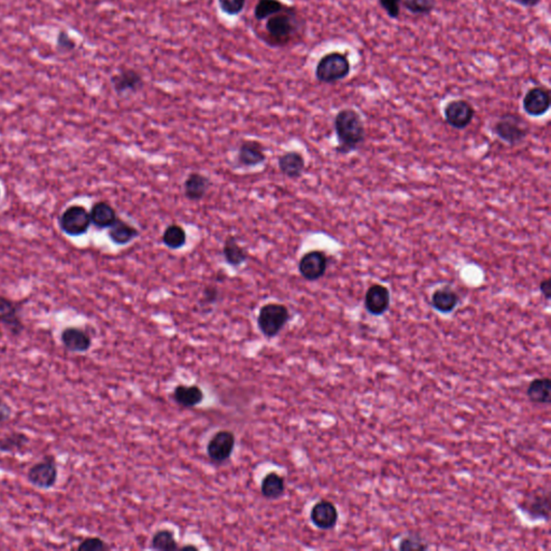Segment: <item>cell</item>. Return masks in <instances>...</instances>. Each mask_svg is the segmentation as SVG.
<instances>
[{
  "label": "cell",
  "mask_w": 551,
  "mask_h": 551,
  "mask_svg": "<svg viewBox=\"0 0 551 551\" xmlns=\"http://www.w3.org/2000/svg\"><path fill=\"white\" fill-rule=\"evenodd\" d=\"M305 21L298 14L296 8L286 6L284 11L274 14L267 19L265 24V40L276 48L288 46L298 39L304 32Z\"/></svg>",
  "instance_id": "cell-1"
},
{
  "label": "cell",
  "mask_w": 551,
  "mask_h": 551,
  "mask_svg": "<svg viewBox=\"0 0 551 551\" xmlns=\"http://www.w3.org/2000/svg\"><path fill=\"white\" fill-rule=\"evenodd\" d=\"M338 147L340 153H348L362 145L365 139V127L362 118L353 109H343L337 113L334 120Z\"/></svg>",
  "instance_id": "cell-2"
},
{
  "label": "cell",
  "mask_w": 551,
  "mask_h": 551,
  "mask_svg": "<svg viewBox=\"0 0 551 551\" xmlns=\"http://www.w3.org/2000/svg\"><path fill=\"white\" fill-rule=\"evenodd\" d=\"M290 320V310L286 305L279 303H267L261 307L256 322L260 332L266 338L272 339L282 332Z\"/></svg>",
  "instance_id": "cell-3"
},
{
  "label": "cell",
  "mask_w": 551,
  "mask_h": 551,
  "mask_svg": "<svg viewBox=\"0 0 551 551\" xmlns=\"http://www.w3.org/2000/svg\"><path fill=\"white\" fill-rule=\"evenodd\" d=\"M350 72L351 62L348 56L340 52H331L320 58L314 74L321 84H333L346 79Z\"/></svg>",
  "instance_id": "cell-4"
},
{
  "label": "cell",
  "mask_w": 551,
  "mask_h": 551,
  "mask_svg": "<svg viewBox=\"0 0 551 551\" xmlns=\"http://www.w3.org/2000/svg\"><path fill=\"white\" fill-rule=\"evenodd\" d=\"M60 231L69 237L86 235L92 225L90 211L84 206L72 205L62 211L58 219Z\"/></svg>",
  "instance_id": "cell-5"
},
{
  "label": "cell",
  "mask_w": 551,
  "mask_h": 551,
  "mask_svg": "<svg viewBox=\"0 0 551 551\" xmlns=\"http://www.w3.org/2000/svg\"><path fill=\"white\" fill-rule=\"evenodd\" d=\"M28 482L40 490L54 488L58 479V466L54 456H46L34 464L26 474Z\"/></svg>",
  "instance_id": "cell-6"
},
{
  "label": "cell",
  "mask_w": 551,
  "mask_h": 551,
  "mask_svg": "<svg viewBox=\"0 0 551 551\" xmlns=\"http://www.w3.org/2000/svg\"><path fill=\"white\" fill-rule=\"evenodd\" d=\"M494 133L510 145L522 142L529 134V126L524 119L517 114H504L494 125Z\"/></svg>",
  "instance_id": "cell-7"
},
{
  "label": "cell",
  "mask_w": 551,
  "mask_h": 551,
  "mask_svg": "<svg viewBox=\"0 0 551 551\" xmlns=\"http://www.w3.org/2000/svg\"><path fill=\"white\" fill-rule=\"evenodd\" d=\"M235 445L236 437L233 432L227 430L217 432L208 443V458L215 464L225 463L231 459Z\"/></svg>",
  "instance_id": "cell-8"
},
{
  "label": "cell",
  "mask_w": 551,
  "mask_h": 551,
  "mask_svg": "<svg viewBox=\"0 0 551 551\" xmlns=\"http://www.w3.org/2000/svg\"><path fill=\"white\" fill-rule=\"evenodd\" d=\"M328 256L320 250L307 252L298 262V272L307 281H317L326 274L328 270Z\"/></svg>",
  "instance_id": "cell-9"
},
{
  "label": "cell",
  "mask_w": 551,
  "mask_h": 551,
  "mask_svg": "<svg viewBox=\"0 0 551 551\" xmlns=\"http://www.w3.org/2000/svg\"><path fill=\"white\" fill-rule=\"evenodd\" d=\"M21 312V304L0 296V326L13 336H20L25 330Z\"/></svg>",
  "instance_id": "cell-10"
},
{
  "label": "cell",
  "mask_w": 551,
  "mask_h": 551,
  "mask_svg": "<svg viewBox=\"0 0 551 551\" xmlns=\"http://www.w3.org/2000/svg\"><path fill=\"white\" fill-rule=\"evenodd\" d=\"M266 157V149L263 143L254 139H246L238 147L236 163L241 168H252L263 164Z\"/></svg>",
  "instance_id": "cell-11"
},
{
  "label": "cell",
  "mask_w": 551,
  "mask_h": 551,
  "mask_svg": "<svg viewBox=\"0 0 551 551\" xmlns=\"http://www.w3.org/2000/svg\"><path fill=\"white\" fill-rule=\"evenodd\" d=\"M446 122L453 128L463 129L471 124L475 116V109L463 100H451L444 109Z\"/></svg>",
  "instance_id": "cell-12"
},
{
  "label": "cell",
  "mask_w": 551,
  "mask_h": 551,
  "mask_svg": "<svg viewBox=\"0 0 551 551\" xmlns=\"http://www.w3.org/2000/svg\"><path fill=\"white\" fill-rule=\"evenodd\" d=\"M522 507L534 519L548 520L550 516V492L544 489L534 490L524 498Z\"/></svg>",
  "instance_id": "cell-13"
},
{
  "label": "cell",
  "mask_w": 551,
  "mask_h": 551,
  "mask_svg": "<svg viewBox=\"0 0 551 551\" xmlns=\"http://www.w3.org/2000/svg\"><path fill=\"white\" fill-rule=\"evenodd\" d=\"M339 514L336 506L328 500H321L312 506L310 520L320 530H332L338 522Z\"/></svg>",
  "instance_id": "cell-14"
},
{
  "label": "cell",
  "mask_w": 551,
  "mask_h": 551,
  "mask_svg": "<svg viewBox=\"0 0 551 551\" xmlns=\"http://www.w3.org/2000/svg\"><path fill=\"white\" fill-rule=\"evenodd\" d=\"M60 342L66 350L72 353H86L92 347L91 335L84 328L68 326L60 333Z\"/></svg>",
  "instance_id": "cell-15"
},
{
  "label": "cell",
  "mask_w": 551,
  "mask_h": 551,
  "mask_svg": "<svg viewBox=\"0 0 551 551\" xmlns=\"http://www.w3.org/2000/svg\"><path fill=\"white\" fill-rule=\"evenodd\" d=\"M113 90L118 95L135 94L143 88V78L137 70L126 68L111 77Z\"/></svg>",
  "instance_id": "cell-16"
},
{
  "label": "cell",
  "mask_w": 551,
  "mask_h": 551,
  "mask_svg": "<svg viewBox=\"0 0 551 551\" xmlns=\"http://www.w3.org/2000/svg\"><path fill=\"white\" fill-rule=\"evenodd\" d=\"M550 93L543 86L530 88L524 96V110L531 117H542L550 108Z\"/></svg>",
  "instance_id": "cell-17"
},
{
  "label": "cell",
  "mask_w": 551,
  "mask_h": 551,
  "mask_svg": "<svg viewBox=\"0 0 551 551\" xmlns=\"http://www.w3.org/2000/svg\"><path fill=\"white\" fill-rule=\"evenodd\" d=\"M390 291L381 284L369 286L365 294V308L373 316H383L390 307Z\"/></svg>",
  "instance_id": "cell-18"
},
{
  "label": "cell",
  "mask_w": 551,
  "mask_h": 551,
  "mask_svg": "<svg viewBox=\"0 0 551 551\" xmlns=\"http://www.w3.org/2000/svg\"><path fill=\"white\" fill-rule=\"evenodd\" d=\"M210 187H211V180L209 178L197 171L190 173L183 183L185 197L190 201H199L205 199Z\"/></svg>",
  "instance_id": "cell-19"
},
{
  "label": "cell",
  "mask_w": 551,
  "mask_h": 551,
  "mask_svg": "<svg viewBox=\"0 0 551 551\" xmlns=\"http://www.w3.org/2000/svg\"><path fill=\"white\" fill-rule=\"evenodd\" d=\"M305 166L304 157L298 151H288L278 159L280 173L288 179H298L304 173Z\"/></svg>",
  "instance_id": "cell-20"
},
{
  "label": "cell",
  "mask_w": 551,
  "mask_h": 551,
  "mask_svg": "<svg viewBox=\"0 0 551 551\" xmlns=\"http://www.w3.org/2000/svg\"><path fill=\"white\" fill-rule=\"evenodd\" d=\"M173 399L181 407L193 409L204 401L205 395L197 385H179L173 390Z\"/></svg>",
  "instance_id": "cell-21"
},
{
  "label": "cell",
  "mask_w": 551,
  "mask_h": 551,
  "mask_svg": "<svg viewBox=\"0 0 551 551\" xmlns=\"http://www.w3.org/2000/svg\"><path fill=\"white\" fill-rule=\"evenodd\" d=\"M91 221L98 230L109 229L118 219L116 209L107 201H97L91 208Z\"/></svg>",
  "instance_id": "cell-22"
},
{
  "label": "cell",
  "mask_w": 551,
  "mask_h": 551,
  "mask_svg": "<svg viewBox=\"0 0 551 551\" xmlns=\"http://www.w3.org/2000/svg\"><path fill=\"white\" fill-rule=\"evenodd\" d=\"M139 236V231L132 224L118 218L108 229V237L117 246H126Z\"/></svg>",
  "instance_id": "cell-23"
},
{
  "label": "cell",
  "mask_w": 551,
  "mask_h": 551,
  "mask_svg": "<svg viewBox=\"0 0 551 551\" xmlns=\"http://www.w3.org/2000/svg\"><path fill=\"white\" fill-rule=\"evenodd\" d=\"M222 253H223L226 264L232 267H239V266L244 265L249 258L247 250L240 246L237 237L234 235H229L226 237Z\"/></svg>",
  "instance_id": "cell-24"
},
{
  "label": "cell",
  "mask_w": 551,
  "mask_h": 551,
  "mask_svg": "<svg viewBox=\"0 0 551 551\" xmlns=\"http://www.w3.org/2000/svg\"><path fill=\"white\" fill-rule=\"evenodd\" d=\"M459 300L457 292L446 286L434 292L431 298V305L434 310L442 314H450L457 308Z\"/></svg>",
  "instance_id": "cell-25"
},
{
  "label": "cell",
  "mask_w": 551,
  "mask_h": 551,
  "mask_svg": "<svg viewBox=\"0 0 551 551\" xmlns=\"http://www.w3.org/2000/svg\"><path fill=\"white\" fill-rule=\"evenodd\" d=\"M526 395L531 403L546 404L551 403V380L548 377L536 378L531 381L529 385Z\"/></svg>",
  "instance_id": "cell-26"
},
{
  "label": "cell",
  "mask_w": 551,
  "mask_h": 551,
  "mask_svg": "<svg viewBox=\"0 0 551 551\" xmlns=\"http://www.w3.org/2000/svg\"><path fill=\"white\" fill-rule=\"evenodd\" d=\"M284 491H286V482L281 475L276 472L266 474L261 484V492L264 498L268 500H277L284 496Z\"/></svg>",
  "instance_id": "cell-27"
},
{
  "label": "cell",
  "mask_w": 551,
  "mask_h": 551,
  "mask_svg": "<svg viewBox=\"0 0 551 551\" xmlns=\"http://www.w3.org/2000/svg\"><path fill=\"white\" fill-rule=\"evenodd\" d=\"M29 443V437L23 432H11L0 436V452L13 453L21 451Z\"/></svg>",
  "instance_id": "cell-28"
},
{
  "label": "cell",
  "mask_w": 551,
  "mask_h": 551,
  "mask_svg": "<svg viewBox=\"0 0 551 551\" xmlns=\"http://www.w3.org/2000/svg\"><path fill=\"white\" fill-rule=\"evenodd\" d=\"M161 241L169 249H181L187 244V232L181 225L171 224L165 229L161 236Z\"/></svg>",
  "instance_id": "cell-29"
},
{
  "label": "cell",
  "mask_w": 551,
  "mask_h": 551,
  "mask_svg": "<svg viewBox=\"0 0 551 551\" xmlns=\"http://www.w3.org/2000/svg\"><path fill=\"white\" fill-rule=\"evenodd\" d=\"M286 8V5L280 0H258L254 8V18L258 21H264L270 19V16L284 11Z\"/></svg>",
  "instance_id": "cell-30"
},
{
  "label": "cell",
  "mask_w": 551,
  "mask_h": 551,
  "mask_svg": "<svg viewBox=\"0 0 551 551\" xmlns=\"http://www.w3.org/2000/svg\"><path fill=\"white\" fill-rule=\"evenodd\" d=\"M151 548L159 551H175L180 549L175 540V534L171 530H159L155 532L151 540Z\"/></svg>",
  "instance_id": "cell-31"
},
{
  "label": "cell",
  "mask_w": 551,
  "mask_h": 551,
  "mask_svg": "<svg viewBox=\"0 0 551 551\" xmlns=\"http://www.w3.org/2000/svg\"><path fill=\"white\" fill-rule=\"evenodd\" d=\"M401 6L415 15H429L435 9L437 1L436 0H401Z\"/></svg>",
  "instance_id": "cell-32"
},
{
  "label": "cell",
  "mask_w": 551,
  "mask_h": 551,
  "mask_svg": "<svg viewBox=\"0 0 551 551\" xmlns=\"http://www.w3.org/2000/svg\"><path fill=\"white\" fill-rule=\"evenodd\" d=\"M220 9L230 16H236L245 9L246 0H218Z\"/></svg>",
  "instance_id": "cell-33"
},
{
  "label": "cell",
  "mask_w": 551,
  "mask_h": 551,
  "mask_svg": "<svg viewBox=\"0 0 551 551\" xmlns=\"http://www.w3.org/2000/svg\"><path fill=\"white\" fill-rule=\"evenodd\" d=\"M77 48L76 41L66 30H60L56 38V48L60 53L66 54L74 51Z\"/></svg>",
  "instance_id": "cell-34"
},
{
  "label": "cell",
  "mask_w": 551,
  "mask_h": 551,
  "mask_svg": "<svg viewBox=\"0 0 551 551\" xmlns=\"http://www.w3.org/2000/svg\"><path fill=\"white\" fill-rule=\"evenodd\" d=\"M77 549L79 551H106L109 550L110 547L102 538L93 536V538H86V540H82Z\"/></svg>",
  "instance_id": "cell-35"
},
{
  "label": "cell",
  "mask_w": 551,
  "mask_h": 551,
  "mask_svg": "<svg viewBox=\"0 0 551 551\" xmlns=\"http://www.w3.org/2000/svg\"><path fill=\"white\" fill-rule=\"evenodd\" d=\"M427 543L418 536L403 538L399 544V550H427Z\"/></svg>",
  "instance_id": "cell-36"
},
{
  "label": "cell",
  "mask_w": 551,
  "mask_h": 551,
  "mask_svg": "<svg viewBox=\"0 0 551 551\" xmlns=\"http://www.w3.org/2000/svg\"><path fill=\"white\" fill-rule=\"evenodd\" d=\"M378 4L389 18L393 20L399 19L401 15V0H378Z\"/></svg>",
  "instance_id": "cell-37"
},
{
  "label": "cell",
  "mask_w": 551,
  "mask_h": 551,
  "mask_svg": "<svg viewBox=\"0 0 551 551\" xmlns=\"http://www.w3.org/2000/svg\"><path fill=\"white\" fill-rule=\"evenodd\" d=\"M220 291L215 286H206L203 290V296H201L199 304L201 306H209V305L215 304L219 300Z\"/></svg>",
  "instance_id": "cell-38"
},
{
  "label": "cell",
  "mask_w": 551,
  "mask_h": 551,
  "mask_svg": "<svg viewBox=\"0 0 551 551\" xmlns=\"http://www.w3.org/2000/svg\"><path fill=\"white\" fill-rule=\"evenodd\" d=\"M10 416H11V409L9 405L0 399V423L9 420Z\"/></svg>",
  "instance_id": "cell-39"
},
{
  "label": "cell",
  "mask_w": 551,
  "mask_h": 551,
  "mask_svg": "<svg viewBox=\"0 0 551 551\" xmlns=\"http://www.w3.org/2000/svg\"><path fill=\"white\" fill-rule=\"evenodd\" d=\"M540 292L546 300H550L551 298V281L549 278L543 280L540 284Z\"/></svg>",
  "instance_id": "cell-40"
},
{
  "label": "cell",
  "mask_w": 551,
  "mask_h": 551,
  "mask_svg": "<svg viewBox=\"0 0 551 551\" xmlns=\"http://www.w3.org/2000/svg\"><path fill=\"white\" fill-rule=\"evenodd\" d=\"M510 1L524 8H536L542 3V0H510Z\"/></svg>",
  "instance_id": "cell-41"
},
{
  "label": "cell",
  "mask_w": 551,
  "mask_h": 551,
  "mask_svg": "<svg viewBox=\"0 0 551 551\" xmlns=\"http://www.w3.org/2000/svg\"><path fill=\"white\" fill-rule=\"evenodd\" d=\"M180 549H181V550H187V549H194V550H197V547L191 546V545H189V546L182 547V548H180Z\"/></svg>",
  "instance_id": "cell-42"
},
{
  "label": "cell",
  "mask_w": 551,
  "mask_h": 551,
  "mask_svg": "<svg viewBox=\"0 0 551 551\" xmlns=\"http://www.w3.org/2000/svg\"><path fill=\"white\" fill-rule=\"evenodd\" d=\"M0 197H1V190H0Z\"/></svg>",
  "instance_id": "cell-43"
}]
</instances>
